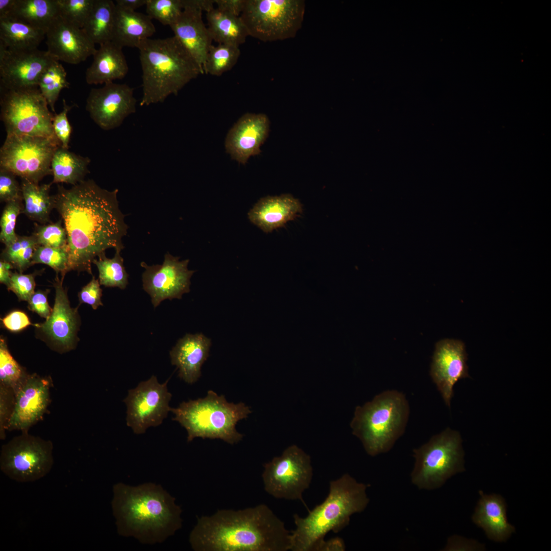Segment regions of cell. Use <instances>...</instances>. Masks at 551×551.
Wrapping results in <instances>:
<instances>
[{"label":"cell","mask_w":551,"mask_h":551,"mask_svg":"<svg viewBox=\"0 0 551 551\" xmlns=\"http://www.w3.org/2000/svg\"><path fill=\"white\" fill-rule=\"evenodd\" d=\"M118 190L101 188L93 180L69 189L58 185L54 208L67 235L69 270L92 274L91 264L109 248L121 251L127 233L125 215L119 207Z\"/></svg>","instance_id":"obj_1"},{"label":"cell","mask_w":551,"mask_h":551,"mask_svg":"<svg viewBox=\"0 0 551 551\" xmlns=\"http://www.w3.org/2000/svg\"><path fill=\"white\" fill-rule=\"evenodd\" d=\"M189 541L195 551H287L290 532L266 505L220 509L198 518Z\"/></svg>","instance_id":"obj_2"},{"label":"cell","mask_w":551,"mask_h":551,"mask_svg":"<svg viewBox=\"0 0 551 551\" xmlns=\"http://www.w3.org/2000/svg\"><path fill=\"white\" fill-rule=\"evenodd\" d=\"M111 507L118 534L142 544L163 542L182 527L181 508L157 484H114Z\"/></svg>","instance_id":"obj_3"},{"label":"cell","mask_w":551,"mask_h":551,"mask_svg":"<svg viewBox=\"0 0 551 551\" xmlns=\"http://www.w3.org/2000/svg\"><path fill=\"white\" fill-rule=\"evenodd\" d=\"M368 486L347 473L331 481L329 494L321 504L305 517L293 515L295 529L290 532V550L321 551L329 532H340L349 524L352 515L366 509L370 500Z\"/></svg>","instance_id":"obj_4"},{"label":"cell","mask_w":551,"mask_h":551,"mask_svg":"<svg viewBox=\"0 0 551 551\" xmlns=\"http://www.w3.org/2000/svg\"><path fill=\"white\" fill-rule=\"evenodd\" d=\"M142 71L140 105L162 103L204 71L173 36L149 38L138 48Z\"/></svg>","instance_id":"obj_5"},{"label":"cell","mask_w":551,"mask_h":551,"mask_svg":"<svg viewBox=\"0 0 551 551\" xmlns=\"http://www.w3.org/2000/svg\"><path fill=\"white\" fill-rule=\"evenodd\" d=\"M409 412L404 394L395 390L384 391L356 408L350 424L353 434L369 456L386 453L404 434Z\"/></svg>","instance_id":"obj_6"},{"label":"cell","mask_w":551,"mask_h":551,"mask_svg":"<svg viewBox=\"0 0 551 551\" xmlns=\"http://www.w3.org/2000/svg\"><path fill=\"white\" fill-rule=\"evenodd\" d=\"M170 411L174 415L172 420L186 430L188 442L200 437L219 439L231 444L242 440L243 436L237 431L236 424L252 413L244 403H229L213 390L204 398L183 402Z\"/></svg>","instance_id":"obj_7"},{"label":"cell","mask_w":551,"mask_h":551,"mask_svg":"<svg viewBox=\"0 0 551 551\" xmlns=\"http://www.w3.org/2000/svg\"><path fill=\"white\" fill-rule=\"evenodd\" d=\"M413 456L415 462L410 480L419 490L439 488L451 477L464 470L460 435L449 428L414 448Z\"/></svg>","instance_id":"obj_8"},{"label":"cell","mask_w":551,"mask_h":551,"mask_svg":"<svg viewBox=\"0 0 551 551\" xmlns=\"http://www.w3.org/2000/svg\"><path fill=\"white\" fill-rule=\"evenodd\" d=\"M305 12L303 0H245L240 17L249 36L271 42L294 37Z\"/></svg>","instance_id":"obj_9"},{"label":"cell","mask_w":551,"mask_h":551,"mask_svg":"<svg viewBox=\"0 0 551 551\" xmlns=\"http://www.w3.org/2000/svg\"><path fill=\"white\" fill-rule=\"evenodd\" d=\"M1 118L7 135L56 138L54 116L38 87L18 90L1 88Z\"/></svg>","instance_id":"obj_10"},{"label":"cell","mask_w":551,"mask_h":551,"mask_svg":"<svg viewBox=\"0 0 551 551\" xmlns=\"http://www.w3.org/2000/svg\"><path fill=\"white\" fill-rule=\"evenodd\" d=\"M61 144L57 138L7 135L0 149V167L36 184L52 174L51 162Z\"/></svg>","instance_id":"obj_11"},{"label":"cell","mask_w":551,"mask_h":551,"mask_svg":"<svg viewBox=\"0 0 551 551\" xmlns=\"http://www.w3.org/2000/svg\"><path fill=\"white\" fill-rule=\"evenodd\" d=\"M262 478L265 491L274 498L299 500L306 506L303 495L309 488L313 468L309 455L296 445L264 464Z\"/></svg>","instance_id":"obj_12"},{"label":"cell","mask_w":551,"mask_h":551,"mask_svg":"<svg viewBox=\"0 0 551 551\" xmlns=\"http://www.w3.org/2000/svg\"><path fill=\"white\" fill-rule=\"evenodd\" d=\"M52 444L27 434L13 438L2 447V471L10 479L31 482L46 475L53 465Z\"/></svg>","instance_id":"obj_13"},{"label":"cell","mask_w":551,"mask_h":551,"mask_svg":"<svg viewBox=\"0 0 551 551\" xmlns=\"http://www.w3.org/2000/svg\"><path fill=\"white\" fill-rule=\"evenodd\" d=\"M169 379L160 384L153 375L128 391L123 400L127 408V424L135 434H143L148 428L159 425L170 411Z\"/></svg>","instance_id":"obj_14"},{"label":"cell","mask_w":551,"mask_h":551,"mask_svg":"<svg viewBox=\"0 0 551 551\" xmlns=\"http://www.w3.org/2000/svg\"><path fill=\"white\" fill-rule=\"evenodd\" d=\"M179 259L167 253L161 265L149 266L141 262L145 269L142 274L143 289L151 296L154 308L165 299H181L189 292L190 279L195 271L188 269V259Z\"/></svg>","instance_id":"obj_15"},{"label":"cell","mask_w":551,"mask_h":551,"mask_svg":"<svg viewBox=\"0 0 551 551\" xmlns=\"http://www.w3.org/2000/svg\"><path fill=\"white\" fill-rule=\"evenodd\" d=\"M136 104L134 88L126 84L111 82L91 89L86 109L101 128L110 130L120 126L127 116L135 113Z\"/></svg>","instance_id":"obj_16"},{"label":"cell","mask_w":551,"mask_h":551,"mask_svg":"<svg viewBox=\"0 0 551 551\" xmlns=\"http://www.w3.org/2000/svg\"><path fill=\"white\" fill-rule=\"evenodd\" d=\"M57 60L47 51L8 48L0 55L1 88L18 90L38 87L41 74Z\"/></svg>","instance_id":"obj_17"},{"label":"cell","mask_w":551,"mask_h":551,"mask_svg":"<svg viewBox=\"0 0 551 551\" xmlns=\"http://www.w3.org/2000/svg\"><path fill=\"white\" fill-rule=\"evenodd\" d=\"M183 10L170 26L174 36L204 71L212 39L202 18V12L214 7V0H183Z\"/></svg>","instance_id":"obj_18"},{"label":"cell","mask_w":551,"mask_h":551,"mask_svg":"<svg viewBox=\"0 0 551 551\" xmlns=\"http://www.w3.org/2000/svg\"><path fill=\"white\" fill-rule=\"evenodd\" d=\"M467 360L465 346L462 341L445 339L436 343L430 375L448 407L455 384L460 379L469 377Z\"/></svg>","instance_id":"obj_19"},{"label":"cell","mask_w":551,"mask_h":551,"mask_svg":"<svg viewBox=\"0 0 551 551\" xmlns=\"http://www.w3.org/2000/svg\"><path fill=\"white\" fill-rule=\"evenodd\" d=\"M63 277L58 274L54 282L55 299L49 317L42 323L34 325L53 345L62 350L71 349L78 338L80 319L77 309L70 307L67 290L63 286Z\"/></svg>","instance_id":"obj_20"},{"label":"cell","mask_w":551,"mask_h":551,"mask_svg":"<svg viewBox=\"0 0 551 551\" xmlns=\"http://www.w3.org/2000/svg\"><path fill=\"white\" fill-rule=\"evenodd\" d=\"M45 36L47 52L58 61L77 64L93 55L95 44L83 30L60 14L48 26Z\"/></svg>","instance_id":"obj_21"},{"label":"cell","mask_w":551,"mask_h":551,"mask_svg":"<svg viewBox=\"0 0 551 551\" xmlns=\"http://www.w3.org/2000/svg\"><path fill=\"white\" fill-rule=\"evenodd\" d=\"M269 120L263 113H247L243 115L227 134L226 152L231 158L242 164L259 155L260 147L267 138Z\"/></svg>","instance_id":"obj_22"},{"label":"cell","mask_w":551,"mask_h":551,"mask_svg":"<svg viewBox=\"0 0 551 551\" xmlns=\"http://www.w3.org/2000/svg\"><path fill=\"white\" fill-rule=\"evenodd\" d=\"M15 395L7 427L9 430H26L42 416L46 408L49 383L37 375L27 377Z\"/></svg>","instance_id":"obj_23"},{"label":"cell","mask_w":551,"mask_h":551,"mask_svg":"<svg viewBox=\"0 0 551 551\" xmlns=\"http://www.w3.org/2000/svg\"><path fill=\"white\" fill-rule=\"evenodd\" d=\"M211 345L210 339L202 333L187 334L178 340L169 355L172 365L179 370L180 378L190 384L198 380Z\"/></svg>","instance_id":"obj_24"},{"label":"cell","mask_w":551,"mask_h":551,"mask_svg":"<svg viewBox=\"0 0 551 551\" xmlns=\"http://www.w3.org/2000/svg\"><path fill=\"white\" fill-rule=\"evenodd\" d=\"M300 202L289 194L261 198L249 210V220L265 233L271 232L293 220L302 212Z\"/></svg>","instance_id":"obj_25"},{"label":"cell","mask_w":551,"mask_h":551,"mask_svg":"<svg viewBox=\"0 0 551 551\" xmlns=\"http://www.w3.org/2000/svg\"><path fill=\"white\" fill-rule=\"evenodd\" d=\"M122 49L112 41L99 45L93 55L92 64L86 70L87 83L106 84L123 79L127 75L129 67Z\"/></svg>","instance_id":"obj_26"},{"label":"cell","mask_w":551,"mask_h":551,"mask_svg":"<svg viewBox=\"0 0 551 551\" xmlns=\"http://www.w3.org/2000/svg\"><path fill=\"white\" fill-rule=\"evenodd\" d=\"M480 493L481 497L472 516L473 521L485 531L490 539L505 541L515 531V528L507 521L504 499L499 495Z\"/></svg>","instance_id":"obj_27"},{"label":"cell","mask_w":551,"mask_h":551,"mask_svg":"<svg viewBox=\"0 0 551 551\" xmlns=\"http://www.w3.org/2000/svg\"><path fill=\"white\" fill-rule=\"evenodd\" d=\"M156 32L152 19L147 15L126 10L116 6L111 41L123 48H138Z\"/></svg>","instance_id":"obj_28"},{"label":"cell","mask_w":551,"mask_h":551,"mask_svg":"<svg viewBox=\"0 0 551 551\" xmlns=\"http://www.w3.org/2000/svg\"><path fill=\"white\" fill-rule=\"evenodd\" d=\"M206 16L212 39L218 44L240 46L249 36L240 16L231 15L215 7L208 11Z\"/></svg>","instance_id":"obj_29"},{"label":"cell","mask_w":551,"mask_h":551,"mask_svg":"<svg viewBox=\"0 0 551 551\" xmlns=\"http://www.w3.org/2000/svg\"><path fill=\"white\" fill-rule=\"evenodd\" d=\"M21 179L22 198L24 202L22 213L32 220L40 224L51 223L49 215L54 208V196L49 194L52 184L39 185L26 179Z\"/></svg>","instance_id":"obj_30"},{"label":"cell","mask_w":551,"mask_h":551,"mask_svg":"<svg viewBox=\"0 0 551 551\" xmlns=\"http://www.w3.org/2000/svg\"><path fill=\"white\" fill-rule=\"evenodd\" d=\"M46 31L13 18L0 19V40L8 49L37 48L44 39Z\"/></svg>","instance_id":"obj_31"},{"label":"cell","mask_w":551,"mask_h":551,"mask_svg":"<svg viewBox=\"0 0 551 551\" xmlns=\"http://www.w3.org/2000/svg\"><path fill=\"white\" fill-rule=\"evenodd\" d=\"M90 160L59 147L55 152L51 162L53 175V183H66L76 185L85 180L89 172Z\"/></svg>","instance_id":"obj_32"},{"label":"cell","mask_w":551,"mask_h":551,"mask_svg":"<svg viewBox=\"0 0 551 551\" xmlns=\"http://www.w3.org/2000/svg\"><path fill=\"white\" fill-rule=\"evenodd\" d=\"M115 14L116 5L112 1L95 0L82 29L95 44L111 41Z\"/></svg>","instance_id":"obj_33"},{"label":"cell","mask_w":551,"mask_h":551,"mask_svg":"<svg viewBox=\"0 0 551 551\" xmlns=\"http://www.w3.org/2000/svg\"><path fill=\"white\" fill-rule=\"evenodd\" d=\"M59 15L57 0H16L8 17L19 20L46 32L51 22Z\"/></svg>","instance_id":"obj_34"},{"label":"cell","mask_w":551,"mask_h":551,"mask_svg":"<svg viewBox=\"0 0 551 551\" xmlns=\"http://www.w3.org/2000/svg\"><path fill=\"white\" fill-rule=\"evenodd\" d=\"M119 251H115L112 258H108L103 254L95 259L92 263L98 271L101 285L106 287H118L124 289L128 285L129 274L123 265V259Z\"/></svg>","instance_id":"obj_35"},{"label":"cell","mask_w":551,"mask_h":551,"mask_svg":"<svg viewBox=\"0 0 551 551\" xmlns=\"http://www.w3.org/2000/svg\"><path fill=\"white\" fill-rule=\"evenodd\" d=\"M240 56L239 46L228 44L212 45L204 66V73L221 76L233 68Z\"/></svg>","instance_id":"obj_36"},{"label":"cell","mask_w":551,"mask_h":551,"mask_svg":"<svg viewBox=\"0 0 551 551\" xmlns=\"http://www.w3.org/2000/svg\"><path fill=\"white\" fill-rule=\"evenodd\" d=\"M64 67L57 60L43 72L38 80V87L53 112H55V105L60 92L69 87Z\"/></svg>","instance_id":"obj_37"},{"label":"cell","mask_w":551,"mask_h":551,"mask_svg":"<svg viewBox=\"0 0 551 551\" xmlns=\"http://www.w3.org/2000/svg\"><path fill=\"white\" fill-rule=\"evenodd\" d=\"M38 245L35 237L19 236L11 244L5 246L1 258L10 263L18 272L22 273L32 266V258Z\"/></svg>","instance_id":"obj_38"},{"label":"cell","mask_w":551,"mask_h":551,"mask_svg":"<svg viewBox=\"0 0 551 551\" xmlns=\"http://www.w3.org/2000/svg\"><path fill=\"white\" fill-rule=\"evenodd\" d=\"M27 378L22 368L10 353L5 340L1 337L0 339L1 384L11 389L15 394Z\"/></svg>","instance_id":"obj_39"},{"label":"cell","mask_w":551,"mask_h":551,"mask_svg":"<svg viewBox=\"0 0 551 551\" xmlns=\"http://www.w3.org/2000/svg\"><path fill=\"white\" fill-rule=\"evenodd\" d=\"M32 265L46 264L53 268L57 274L60 273L64 278L69 270V255L66 248H55L37 245L32 258Z\"/></svg>","instance_id":"obj_40"},{"label":"cell","mask_w":551,"mask_h":551,"mask_svg":"<svg viewBox=\"0 0 551 551\" xmlns=\"http://www.w3.org/2000/svg\"><path fill=\"white\" fill-rule=\"evenodd\" d=\"M146 14L169 27L179 18L183 10V0H147Z\"/></svg>","instance_id":"obj_41"},{"label":"cell","mask_w":551,"mask_h":551,"mask_svg":"<svg viewBox=\"0 0 551 551\" xmlns=\"http://www.w3.org/2000/svg\"><path fill=\"white\" fill-rule=\"evenodd\" d=\"M57 1L60 15L81 29L88 18L95 2V0Z\"/></svg>","instance_id":"obj_42"},{"label":"cell","mask_w":551,"mask_h":551,"mask_svg":"<svg viewBox=\"0 0 551 551\" xmlns=\"http://www.w3.org/2000/svg\"><path fill=\"white\" fill-rule=\"evenodd\" d=\"M62 223L60 219L56 223L43 225L35 223V231L32 235L38 245L67 248V235Z\"/></svg>","instance_id":"obj_43"},{"label":"cell","mask_w":551,"mask_h":551,"mask_svg":"<svg viewBox=\"0 0 551 551\" xmlns=\"http://www.w3.org/2000/svg\"><path fill=\"white\" fill-rule=\"evenodd\" d=\"M22 198L6 203L0 219V240L5 246L13 243L17 238L15 228L17 218L22 213Z\"/></svg>","instance_id":"obj_44"},{"label":"cell","mask_w":551,"mask_h":551,"mask_svg":"<svg viewBox=\"0 0 551 551\" xmlns=\"http://www.w3.org/2000/svg\"><path fill=\"white\" fill-rule=\"evenodd\" d=\"M38 272L24 274L17 271L12 272L8 290L13 292L19 300L27 301L35 292V277Z\"/></svg>","instance_id":"obj_45"},{"label":"cell","mask_w":551,"mask_h":551,"mask_svg":"<svg viewBox=\"0 0 551 551\" xmlns=\"http://www.w3.org/2000/svg\"><path fill=\"white\" fill-rule=\"evenodd\" d=\"M63 109L59 114H56L53 121V128L56 138L61 144V146L68 149L69 143L72 128L67 117L68 112L74 106H69L63 99Z\"/></svg>","instance_id":"obj_46"},{"label":"cell","mask_w":551,"mask_h":551,"mask_svg":"<svg viewBox=\"0 0 551 551\" xmlns=\"http://www.w3.org/2000/svg\"><path fill=\"white\" fill-rule=\"evenodd\" d=\"M12 172L0 169V201L8 203L22 198L21 186Z\"/></svg>","instance_id":"obj_47"},{"label":"cell","mask_w":551,"mask_h":551,"mask_svg":"<svg viewBox=\"0 0 551 551\" xmlns=\"http://www.w3.org/2000/svg\"><path fill=\"white\" fill-rule=\"evenodd\" d=\"M102 289L98 279L93 276L91 280L79 292L78 297L80 303L87 304L96 310L100 306H103L101 298Z\"/></svg>","instance_id":"obj_48"},{"label":"cell","mask_w":551,"mask_h":551,"mask_svg":"<svg viewBox=\"0 0 551 551\" xmlns=\"http://www.w3.org/2000/svg\"><path fill=\"white\" fill-rule=\"evenodd\" d=\"M49 292V290H37L28 302V308L30 311L35 312L46 319L49 317L52 311L47 301V294Z\"/></svg>","instance_id":"obj_49"},{"label":"cell","mask_w":551,"mask_h":551,"mask_svg":"<svg viewBox=\"0 0 551 551\" xmlns=\"http://www.w3.org/2000/svg\"><path fill=\"white\" fill-rule=\"evenodd\" d=\"M3 326L12 332H18L32 324L27 315L20 310H14L1 319Z\"/></svg>","instance_id":"obj_50"},{"label":"cell","mask_w":551,"mask_h":551,"mask_svg":"<svg viewBox=\"0 0 551 551\" xmlns=\"http://www.w3.org/2000/svg\"><path fill=\"white\" fill-rule=\"evenodd\" d=\"M218 9L236 16H240L244 8L245 0H214Z\"/></svg>","instance_id":"obj_51"},{"label":"cell","mask_w":551,"mask_h":551,"mask_svg":"<svg viewBox=\"0 0 551 551\" xmlns=\"http://www.w3.org/2000/svg\"><path fill=\"white\" fill-rule=\"evenodd\" d=\"M8 388L1 384L0 389V421H1V438H3L4 435V431L6 418L8 416Z\"/></svg>","instance_id":"obj_52"},{"label":"cell","mask_w":551,"mask_h":551,"mask_svg":"<svg viewBox=\"0 0 551 551\" xmlns=\"http://www.w3.org/2000/svg\"><path fill=\"white\" fill-rule=\"evenodd\" d=\"M147 0H116V6L121 9L130 11L135 10L143 6H145Z\"/></svg>","instance_id":"obj_53"},{"label":"cell","mask_w":551,"mask_h":551,"mask_svg":"<svg viewBox=\"0 0 551 551\" xmlns=\"http://www.w3.org/2000/svg\"><path fill=\"white\" fill-rule=\"evenodd\" d=\"M345 545L343 540L339 537H335L325 540L321 551H344Z\"/></svg>","instance_id":"obj_54"},{"label":"cell","mask_w":551,"mask_h":551,"mask_svg":"<svg viewBox=\"0 0 551 551\" xmlns=\"http://www.w3.org/2000/svg\"><path fill=\"white\" fill-rule=\"evenodd\" d=\"M14 268L13 266L9 262L1 259L0 261V282L5 285L7 287L9 285L12 272L11 269Z\"/></svg>","instance_id":"obj_55"},{"label":"cell","mask_w":551,"mask_h":551,"mask_svg":"<svg viewBox=\"0 0 551 551\" xmlns=\"http://www.w3.org/2000/svg\"><path fill=\"white\" fill-rule=\"evenodd\" d=\"M15 2L16 0H0V19L9 16Z\"/></svg>","instance_id":"obj_56"}]
</instances>
